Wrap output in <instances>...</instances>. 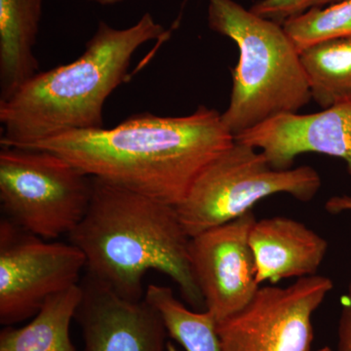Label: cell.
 Segmentation results:
<instances>
[{"label":"cell","mask_w":351,"mask_h":351,"mask_svg":"<svg viewBox=\"0 0 351 351\" xmlns=\"http://www.w3.org/2000/svg\"><path fill=\"white\" fill-rule=\"evenodd\" d=\"M311 99L320 108L351 98V36L311 46L301 53Z\"/></svg>","instance_id":"cell-16"},{"label":"cell","mask_w":351,"mask_h":351,"mask_svg":"<svg viewBox=\"0 0 351 351\" xmlns=\"http://www.w3.org/2000/svg\"><path fill=\"white\" fill-rule=\"evenodd\" d=\"M249 242L258 285L317 274L326 257L327 240L304 223L287 217L256 219Z\"/></svg>","instance_id":"cell-12"},{"label":"cell","mask_w":351,"mask_h":351,"mask_svg":"<svg viewBox=\"0 0 351 351\" xmlns=\"http://www.w3.org/2000/svg\"><path fill=\"white\" fill-rule=\"evenodd\" d=\"M69 242L86 274L131 301L144 299L149 270L170 277L195 311H206L189 257L191 237L173 205L92 178L89 207Z\"/></svg>","instance_id":"cell-2"},{"label":"cell","mask_w":351,"mask_h":351,"mask_svg":"<svg viewBox=\"0 0 351 351\" xmlns=\"http://www.w3.org/2000/svg\"><path fill=\"white\" fill-rule=\"evenodd\" d=\"M44 0H0V101L39 73L34 48Z\"/></svg>","instance_id":"cell-13"},{"label":"cell","mask_w":351,"mask_h":351,"mask_svg":"<svg viewBox=\"0 0 351 351\" xmlns=\"http://www.w3.org/2000/svg\"><path fill=\"white\" fill-rule=\"evenodd\" d=\"M208 25L239 50L230 104L221 120L233 136L276 115L298 112L311 99L301 54L283 25L234 0H206Z\"/></svg>","instance_id":"cell-4"},{"label":"cell","mask_w":351,"mask_h":351,"mask_svg":"<svg viewBox=\"0 0 351 351\" xmlns=\"http://www.w3.org/2000/svg\"><path fill=\"white\" fill-rule=\"evenodd\" d=\"M87 1L94 2V3L100 4L101 6H110L122 3V2H125L127 0H87Z\"/></svg>","instance_id":"cell-21"},{"label":"cell","mask_w":351,"mask_h":351,"mask_svg":"<svg viewBox=\"0 0 351 351\" xmlns=\"http://www.w3.org/2000/svg\"><path fill=\"white\" fill-rule=\"evenodd\" d=\"M234 138L261 149L274 169H290L298 156L317 152L343 159L351 176V98L311 114L276 115Z\"/></svg>","instance_id":"cell-11"},{"label":"cell","mask_w":351,"mask_h":351,"mask_svg":"<svg viewBox=\"0 0 351 351\" xmlns=\"http://www.w3.org/2000/svg\"><path fill=\"white\" fill-rule=\"evenodd\" d=\"M300 54L326 41L351 36V0L313 8L282 24Z\"/></svg>","instance_id":"cell-17"},{"label":"cell","mask_w":351,"mask_h":351,"mask_svg":"<svg viewBox=\"0 0 351 351\" xmlns=\"http://www.w3.org/2000/svg\"><path fill=\"white\" fill-rule=\"evenodd\" d=\"M82 299L80 283L52 295L29 324L1 330L0 351H76L69 328Z\"/></svg>","instance_id":"cell-14"},{"label":"cell","mask_w":351,"mask_h":351,"mask_svg":"<svg viewBox=\"0 0 351 351\" xmlns=\"http://www.w3.org/2000/svg\"><path fill=\"white\" fill-rule=\"evenodd\" d=\"M166 36L149 13L127 29L101 21L82 56L39 71L0 101V145L25 149L69 132L104 128L106 101L128 77L136 51Z\"/></svg>","instance_id":"cell-3"},{"label":"cell","mask_w":351,"mask_h":351,"mask_svg":"<svg viewBox=\"0 0 351 351\" xmlns=\"http://www.w3.org/2000/svg\"><path fill=\"white\" fill-rule=\"evenodd\" d=\"M336 351H351V282L341 298Z\"/></svg>","instance_id":"cell-19"},{"label":"cell","mask_w":351,"mask_h":351,"mask_svg":"<svg viewBox=\"0 0 351 351\" xmlns=\"http://www.w3.org/2000/svg\"><path fill=\"white\" fill-rule=\"evenodd\" d=\"M75 320L84 351H164L168 334L160 315L145 299L131 301L85 274Z\"/></svg>","instance_id":"cell-10"},{"label":"cell","mask_w":351,"mask_h":351,"mask_svg":"<svg viewBox=\"0 0 351 351\" xmlns=\"http://www.w3.org/2000/svg\"><path fill=\"white\" fill-rule=\"evenodd\" d=\"M144 299L160 315L171 338L186 351H221L218 322L208 311H191L167 286L151 284ZM169 351H178L169 343Z\"/></svg>","instance_id":"cell-15"},{"label":"cell","mask_w":351,"mask_h":351,"mask_svg":"<svg viewBox=\"0 0 351 351\" xmlns=\"http://www.w3.org/2000/svg\"><path fill=\"white\" fill-rule=\"evenodd\" d=\"M325 208L332 214L351 211V197L348 195L334 196L327 201Z\"/></svg>","instance_id":"cell-20"},{"label":"cell","mask_w":351,"mask_h":351,"mask_svg":"<svg viewBox=\"0 0 351 351\" xmlns=\"http://www.w3.org/2000/svg\"><path fill=\"white\" fill-rule=\"evenodd\" d=\"M313 351H332L331 348H329V346H323V348H318L317 350H313Z\"/></svg>","instance_id":"cell-22"},{"label":"cell","mask_w":351,"mask_h":351,"mask_svg":"<svg viewBox=\"0 0 351 351\" xmlns=\"http://www.w3.org/2000/svg\"><path fill=\"white\" fill-rule=\"evenodd\" d=\"M332 288L317 274L287 287H260L243 309L218 323L221 351H313V315Z\"/></svg>","instance_id":"cell-8"},{"label":"cell","mask_w":351,"mask_h":351,"mask_svg":"<svg viewBox=\"0 0 351 351\" xmlns=\"http://www.w3.org/2000/svg\"><path fill=\"white\" fill-rule=\"evenodd\" d=\"M92 177L43 149L1 147L0 203L6 218L46 240L71 234L84 218Z\"/></svg>","instance_id":"cell-6"},{"label":"cell","mask_w":351,"mask_h":351,"mask_svg":"<svg viewBox=\"0 0 351 351\" xmlns=\"http://www.w3.org/2000/svg\"><path fill=\"white\" fill-rule=\"evenodd\" d=\"M86 258L73 243L49 242L0 219V323L34 317L52 295L78 285Z\"/></svg>","instance_id":"cell-7"},{"label":"cell","mask_w":351,"mask_h":351,"mask_svg":"<svg viewBox=\"0 0 351 351\" xmlns=\"http://www.w3.org/2000/svg\"><path fill=\"white\" fill-rule=\"evenodd\" d=\"M343 0H258L252 12L282 25L285 21L311 10L337 3Z\"/></svg>","instance_id":"cell-18"},{"label":"cell","mask_w":351,"mask_h":351,"mask_svg":"<svg viewBox=\"0 0 351 351\" xmlns=\"http://www.w3.org/2000/svg\"><path fill=\"white\" fill-rule=\"evenodd\" d=\"M221 114L133 115L113 128L73 131L25 149L63 157L85 174L177 206L201 171L234 143Z\"/></svg>","instance_id":"cell-1"},{"label":"cell","mask_w":351,"mask_h":351,"mask_svg":"<svg viewBox=\"0 0 351 351\" xmlns=\"http://www.w3.org/2000/svg\"><path fill=\"white\" fill-rule=\"evenodd\" d=\"M253 211L191 237L189 257L206 311L217 322L243 309L261 285L249 242Z\"/></svg>","instance_id":"cell-9"},{"label":"cell","mask_w":351,"mask_h":351,"mask_svg":"<svg viewBox=\"0 0 351 351\" xmlns=\"http://www.w3.org/2000/svg\"><path fill=\"white\" fill-rule=\"evenodd\" d=\"M321 178L311 166L274 169L262 152L234 143L204 168L181 203L178 216L189 237L239 219L269 196L286 193L308 202Z\"/></svg>","instance_id":"cell-5"}]
</instances>
